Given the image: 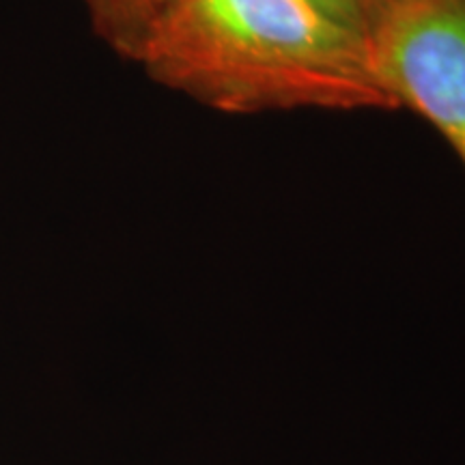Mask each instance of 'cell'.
<instances>
[{
	"mask_svg": "<svg viewBox=\"0 0 465 465\" xmlns=\"http://www.w3.org/2000/svg\"><path fill=\"white\" fill-rule=\"evenodd\" d=\"M369 48L397 106L427 119L465 168V0H388Z\"/></svg>",
	"mask_w": 465,
	"mask_h": 465,
	"instance_id": "cell-2",
	"label": "cell"
},
{
	"mask_svg": "<svg viewBox=\"0 0 465 465\" xmlns=\"http://www.w3.org/2000/svg\"><path fill=\"white\" fill-rule=\"evenodd\" d=\"M173 0H84L95 33L121 56L138 61Z\"/></svg>",
	"mask_w": 465,
	"mask_h": 465,
	"instance_id": "cell-3",
	"label": "cell"
},
{
	"mask_svg": "<svg viewBox=\"0 0 465 465\" xmlns=\"http://www.w3.org/2000/svg\"><path fill=\"white\" fill-rule=\"evenodd\" d=\"M136 63L229 114L399 110L369 42L304 0H173Z\"/></svg>",
	"mask_w": 465,
	"mask_h": 465,
	"instance_id": "cell-1",
	"label": "cell"
},
{
	"mask_svg": "<svg viewBox=\"0 0 465 465\" xmlns=\"http://www.w3.org/2000/svg\"><path fill=\"white\" fill-rule=\"evenodd\" d=\"M304 3L325 20L358 35L364 42H369L383 9L388 7V0H304Z\"/></svg>",
	"mask_w": 465,
	"mask_h": 465,
	"instance_id": "cell-4",
	"label": "cell"
}]
</instances>
